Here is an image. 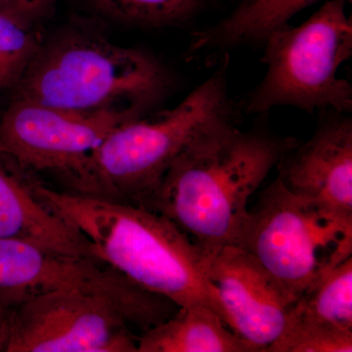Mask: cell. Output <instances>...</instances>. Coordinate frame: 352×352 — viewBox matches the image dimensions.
I'll return each instance as SVG.
<instances>
[{
  "instance_id": "7",
  "label": "cell",
  "mask_w": 352,
  "mask_h": 352,
  "mask_svg": "<svg viewBox=\"0 0 352 352\" xmlns=\"http://www.w3.org/2000/svg\"><path fill=\"white\" fill-rule=\"evenodd\" d=\"M143 116L131 108L78 112L14 98L0 119V154L27 173L60 175L80 194L95 150L116 126Z\"/></svg>"
},
{
  "instance_id": "11",
  "label": "cell",
  "mask_w": 352,
  "mask_h": 352,
  "mask_svg": "<svg viewBox=\"0 0 352 352\" xmlns=\"http://www.w3.org/2000/svg\"><path fill=\"white\" fill-rule=\"evenodd\" d=\"M276 168L289 191L352 221V120L347 113L324 116L311 138L289 148Z\"/></svg>"
},
{
  "instance_id": "5",
  "label": "cell",
  "mask_w": 352,
  "mask_h": 352,
  "mask_svg": "<svg viewBox=\"0 0 352 352\" xmlns=\"http://www.w3.org/2000/svg\"><path fill=\"white\" fill-rule=\"evenodd\" d=\"M346 0H325L302 24L286 25L264 41L266 73L245 97L248 113L282 106L308 113L352 111V85L338 76L352 55V20Z\"/></svg>"
},
{
  "instance_id": "4",
  "label": "cell",
  "mask_w": 352,
  "mask_h": 352,
  "mask_svg": "<svg viewBox=\"0 0 352 352\" xmlns=\"http://www.w3.org/2000/svg\"><path fill=\"white\" fill-rule=\"evenodd\" d=\"M228 54L212 76L177 106L122 122L92 154L82 194L144 207L168 166L197 134L233 116Z\"/></svg>"
},
{
  "instance_id": "1",
  "label": "cell",
  "mask_w": 352,
  "mask_h": 352,
  "mask_svg": "<svg viewBox=\"0 0 352 352\" xmlns=\"http://www.w3.org/2000/svg\"><path fill=\"white\" fill-rule=\"evenodd\" d=\"M296 143L241 131L233 116L214 120L178 154L143 208L168 217L205 256L233 245L252 195Z\"/></svg>"
},
{
  "instance_id": "3",
  "label": "cell",
  "mask_w": 352,
  "mask_h": 352,
  "mask_svg": "<svg viewBox=\"0 0 352 352\" xmlns=\"http://www.w3.org/2000/svg\"><path fill=\"white\" fill-rule=\"evenodd\" d=\"M170 83L168 69L147 51L71 30L43 41L15 98L78 112L124 107L145 115Z\"/></svg>"
},
{
  "instance_id": "17",
  "label": "cell",
  "mask_w": 352,
  "mask_h": 352,
  "mask_svg": "<svg viewBox=\"0 0 352 352\" xmlns=\"http://www.w3.org/2000/svg\"><path fill=\"white\" fill-rule=\"evenodd\" d=\"M43 43L34 25L0 10V92L17 87Z\"/></svg>"
},
{
  "instance_id": "8",
  "label": "cell",
  "mask_w": 352,
  "mask_h": 352,
  "mask_svg": "<svg viewBox=\"0 0 352 352\" xmlns=\"http://www.w3.org/2000/svg\"><path fill=\"white\" fill-rule=\"evenodd\" d=\"M66 291L108 298L141 333L178 308L132 283L102 261L71 256L28 241L0 238V298L17 305L31 296Z\"/></svg>"
},
{
  "instance_id": "14",
  "label": "cell",
  "mask_w": 352,
  "mask_h": 352,
  "mask_svg": "<svg viewBox=\"0 0 352 352\" xmlns=\"http://www.w3.org/2000/svg\"><path fill=\"white\" fill-rule=\"evenodd\" d=\"M138 352H256L204 305L178 307L138 338Z\"/></svg>"
},
{
  "instance_id": "18",
  "label": "cell",
  "mask_w": 352,
  "mask_h": 352,
  "mask_svg": "<svg viewBox=\"0 0 352 352\" xmlns=\"http://www.w3.org/2000/svg\"><path fill=\"white\" fill-rule=\"evenodd\" d=\"M268 352H351L352 330L289 314L279 339Z\"/></svg>"
},
{
  "instance_id": "20",
  "label": "cell",
  "mask_w": 352,
  "mask_h": 352,
  "mask_svg": "<svg viewBox=\"0 0 352 352\" xmlns=\"http://www.w3.org/2000/svg\"><path fill=\"white\" fill-rule=\"evenodd\" d=\"M12 303L0 298V352H7L11 332H12L13 312Z\"/></svg>"
},
{
  "instance_id": "10",
  "label": "cell",
  "mask_w": 352,
  "mask_h": 352,
  "mask_svg": "<svg viewBox=\"0 0 352 352\" xmlns=\"http://www.w3.org/2000/svg\"><path fill=\"white\" fill-rule=\"evenodd\" d=\"M205 267L227 327L256 352L267 351L283 332L295 300L254 256L235 245L206 254Z\"/></svg>"
},
{
  "instance_id": "13",
  "label": "cell",
  "mask_w": 352,
  "mask_h": 352,
  "mask_svg": "<svg viewBox=\"0 0 352 352\" xmlns=\"http://www.w3.org/2000/svg\"><path fill=\"white\" fill-rule=\"evenodd\" d=\"M321 0H243L214 25L194 32L187 48L189 61L226 54L247 44L264 43L273 32ZM351 2V0H346Z\"/></svg>"
},
{
  "instance_id": "12",
  "label": "cell",
  "mask_w": 352,
  "mask_h": 352,
  "mask_svg": "<svg viewBox=\"0 0 352 352\" xmlns=\"http://www.w3.org/2000/svg\"><path fill=\"white\" fill-rule=\"evenodd\" d=\"M0 238L28 241L53 251L100 261L92 243L41 203L23 171L1 154Z\"/></svg>"
},
{
  "instance_id": "15",
  "label": "cell",
  "mask_w": 352,
  "mask_h": 352,
  "mask_svg": "<svg viewBox=\"0 0 352 352\" xmlns=\"http://www.w3.org/2000/svg\"><path fill=\"white\" fill-rule=\"evenodd\" d=\"M289 312L308 320L352 330V256L305 292Z\"/></svg>"
},
{
  "instance_id": "6",
  "label": "cell",
  "mask_w": 352,
  "mask_h": 352,
  "mask_svg": "<svg viewBox=\"0 0 352 352\" xmlns=\"http://www.w3.org/2000/svg\"><path fill=\"white\" fill-rule=\"evenodd\" d=\"M231 245L254 256L296 302L352 256V221L296 195L277 177L249 208Z\"/></svg>"
},
{
  "instance_id": "2",
  "label": "cell",
  "mask_w": 352,
  "mask_h": 352,
  "mask_svg": "<svg viewBox=\"0 0 352 352\" xmlns=\"http://www.w3.org/2000/svg\"><path fill=\"white\" fill-rule=\"evenodd\" d=\"M24 173L36 198L83 234L103 263L177 307L204 305L223 320L205 254L168 217L140 206L57 191Z\"/></svg>"
},
{
  "instance_id": "9",
  "label": "cell",
  "mask_w": 352,
  "mask_h": 352,
  "mask_svg": "<svg viewBox=\"0 0 352 352\" xmlns=\"http://www.w3.org/2000/svg\"><path fill=\"white\" fill-rule=\"evenodd\" d=\"M138 338L108 298L52 292L14 307L7 352H138Z\"/></svg>"
},
{
  "instance_id": "16",
  "label": "cell",
  "mask_w": 352,
  "mask_h": 352,
  "mask_svg": "<svg viewBox=\"0 0 352 352\" xmlns=\"http://www.w3.org/2000/svg\"><path fill=\"white\" fill-rule=\"evenodd\" d=\"M111 19L141 27L179 24L193 17L204 0H89Z\"/></svg>"
},
{
  "instance_id": "19",
  "label": "cell",
  "mask_w": 352,
  "mask_h": 352,
  "mask_svg": "<svg viewBox=\"0 0 352 352\" xmlns=\"http://www.w3.org/2000/svg\"><path fill=\"white\" fill-rule=\"evenodd\" d=\"M59 0H0V10L25 24L34 25L54 8Z\"/></svg>"
}]
</instances>
